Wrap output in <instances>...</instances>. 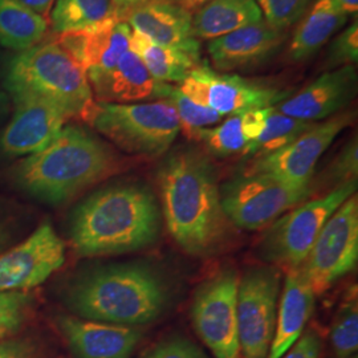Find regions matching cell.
Masks as SVG:
<instances>
[{
  "label": "cell",
  "mask_w": 358,
  "mask_h": 358,
  "mask_svg": "<svg viewBox=\"0 0 358 358\" xmlns=\"http://www.w3.org/2000/svg\"><path fill=\"white\" fill-rule=\"evenodd\" d=\"M346 20L348 15L333 0H317L292 36L288 50L289 60L294 63L307 62L345 26Z\"/></svg>",
  "instance_id": "603a6c76"
},
{
  "label": "cell",
  "mask_w": 358,
  "mask_h": 358,
  "mask_svg": "<svg viewBox=\"0 0 358 358\" xmlns=\"http://www.w3.org/2000/svg\"><path fill=\"white\" fill-rule=\"evenodd\" d=\"M280 272L275 268H255L239 279L238 332L242 358H267L273 340Z\"/></svg>",
  "instance_id": "8fae6325"
},
{
  "label": "cell",
  "mask_w": 358,
  "mask_h": 358,
  "mask_svg": "<svg viewBox=\"0 0 358 358\" xmlns=\"http://www.w3.org/2000/svg\"><path fill=\"white\" fill-rule=\"evenodd\" d=\"M48 20L19 0H0V44L13 51H27L45 36Z\"/></svg>",
  "instance_id": "484cf974"
},
{
  "label": "cell",
  "mask_w": 358,
  "mask_h": 358,
  "mask_svg": "<svg viewBox=\"0 0 358 358\" xmlns=\"http://www.w3.org/2000/svg\"><path fill=\"white\" fill-rule=\"evenodd\" d=\"M285 40V32L266 20L239 28L220 38L208 40L207 53L217 72L239 71L269 60Z\"/></svg>",
  "instance_id": "d6986e66"
},
{
  "label": "cell",
  "mask_w": 358,
  "mask_h": 358,
  "mask_svg": "<svg viewBox=\"0 0 358 358\" xmlns=\"http://www.w3.org/2000/svg\"><path fill=\"white\" fill-rule=\"evenodd\" d=\"M192 138L202 142L213 155L223 158L235 154H244L248 145L244 137L239 115H230L223 124L215 128L196 130Z\"/></svg>",
  "instance_id": "f1b7e54d"
},
{
  "label": "cell",
  "mask_w": 358,
  "mask_h": 358,
  "mask_svg": "<svg viewBox=\"0 0 358 358\" xmlns=\"http://www.w3.org/2000/svg\"><path fill=\"white\" fill-rule=\"evenodd\" d=\"M180 84L179 90L185 96L223 117L276 106L291 94V90L267 87L238 75L222 73L207 64L196 66Z\"/></svg>",
  "instance_id": "7c38bea8"
},
{
  "label": "cell",
  "mask_w": 358,
  "mask_h": 358,
  "mask_svg": "<svg viewBox=\"0 0 358 358\" xmlns=\"http://www.w3.org/2000/svg\"><path fill=\"white\" fill-rule=\"evenodd\" d=\"M143 358H207V356L187 338L171 337L159 343Z\"/></svg>",
  "instance_id": "d590c367"
},
{
  "label": "cell",
  "mask_w": 358,
  "mask_h": 358,
  "mask_svg": "<svg viewBox=\"0 0 358 358\" xmlns=\"http://www.w3.org/2000/svg\"><path fill=\"white\" fill-rule=\"evenodd\" d=\"M122 20L158 45L201 55L199 40L192 35V13L174 1H149L129 11Z\"/></svg>",
  "instance_id": "ffe728a7"
},
{
  "label": "cell",
  "mask_w": 358,
  "mask_h": 358,
  "mask_svg": "<svg viewBox=\"0 0 358 358\" xmlns=\"http://www.w3.org/2000/svg\"><path fill=\"white\" fill-rule=\"evenodd\" d=\"M331 344L336 358H349L357 355L358 300L356 289L349 292L333 320Z\"/></svg>",
  "instance_id": "f546056e"
},
{
  "label": "cell",
  "mask_w": 358,
  "mask_h": 358,
  "mask_svg": "<svg viewBox=\"0 0 358 358\" xmlns=\"http://www.w3.org/2000/svg\"><path fill=\"white\" fill-rule=\"evenodd\" d=\"M164 217L173 239L189 254L214 252L227 235L217 170L205 154L183 148L158 167Z\"/></svg>",
  "instance_id": "6da1fadb"
},
{
  "label": "cell",
  "mask_w": 358,
  "mask_h": 358,
  "mask_svg": "<svg viewBox=\"0 0 358 358\" xmlns=\"http://www.w3.org/2000/svg\"><path fill=\"white\" fill-rule=\"evenodd\" d=\"M358 60V22H355L333 40L327 56L328 68H340L344 65H355Z\"/></svg>",
  "instance_id": "836d02e7"
},
{
  "label": "cell",
  "mask_w": 358,
  "mask_h": 358,
  "mask_svg": "<svg viewBox=\"0 0 358 358\" xmlns=\"http://www.w3.org/2000/svg\"><path fill=\"white\" fill-rule=\"evenodd\" d=\"M11 121L0 134V158L13 159L38 153L64 128L68 117L56 106L36 99L15 101Z\"/></svg>",
  "instance_id": "9a60e30c"
},
{
  "label": "cell",
  "mask_w": 358,
  "mask_h": 358,
  "mask_svg": "<svg viewBox=\"0 0 358 358\" xmlns=\"http://www.w3.org/2000/svg\"><path fill=\"white\" fill-rule=\"evenodd\" d=\"M110 15L112 0H56L50 20L52 31L60 35L94 26Z\"/></svg>",
  "instance_id": "4316f807"
},
{
  "label": "cell",
  "mask_w": 358,
  "mask_h": 358,
  "mask_svg": "<svg viewBox=\"0 0 358 358\" xmlns=\"http://www.w3.org/2000/svg\"><path fill=\"white\" fill-rule=\"evenodd\" d=\"M10 109H11V99L4 90L1 76H0V124L7 118V115H10Z\"/></svg>",
  "instance_id": "60d3db41"
},
{
  "label": "cell",
  "mask_w": 358,
  "mask_h": 358,
  "mask_svg": "<svg viewBox=\"0 0 358 358\" xmlns=\"http://www.w3.org/2000/svg\"><path fill=\"white\" fill-rule=\"evenodd\" d=\"M356 90L357 69L355 65H344L322 73L275 108L282 115L317 122L338 115L355 99Z\"/></svg>",
  "instance_id": "2e32d148"
},
{
  "label": "cell",
  "mask_w": 358,
  "mask_h": 358,
  "mask_svg": "<svg viewBox=\"0 0 358 358\" xmlns=\"http://www.w3.org/2000/svg\"><path fill=\"white\" fill-rule=\"evenodd\" d=\"M239 278L224 269L203 282L192 303L195 331L215 358H242L238 332Z\"/></svg>",
  "instance_id": "30bf717a"
},
{
  "label": "cell",
  "mask_w": 358,
  "mask_h": 358,
  "mask_svg": "<svg viewBox=\"0 0 358 358\" xmlns=\"http://www.w3.org/2000/svg\"><path fill=\"white\" fill-rule=\"evenodd\" d=\"M321 340L315 331H308L282 358H320Z\"/></svg>",
  "instance_id": "8d00e7d4"
},
{
  "label": "cell",
  "mask_w": 358,
  "mask_h": 358,
  "mask_svg": "<svg viewBox=\"0 0 358 358\" xmlns=\"http://www.w3.org/2000/svg\"><path fill=\"white\" fill-rule=\"evenodd\" d=\"M60 331L77 358H130L142 334L133 327L62 317Z\"/></svg>",
  "instance_id": "44dd1931"
},
{
  "label": "cell",
  "mask_w": 358,
  "mask_h": 358,
  "mask_svg": "<svg viewBox=\"0 0 358 358\" xmlns=\"http://www.w3.org/2000/svg\"><path fill=\"white\" fill-rule=\"evenodd\" d=\"M65 262V243L44 223L23 243L0 254V292L34 288Z\"/></svg>",
  "instance_id": "5bb4252c"
},
{
  "label": "cell",
  "mask_w": 358,
  "mask_h": 358,
  "mask_svg": "<svg viewBox=\"0 0 358 358\" xmlns=\"http://www.w3.org/2000/svg\"><path fill=\"white\" fill-rule=\"evenodd\" d=\"M22 4H24L27 8L38 13L45 20H48V16L51 13L52 4L55 0H19Z\"/></svg>",
  "instance_id": "ab89813d"
},
{
  "label": "cell",
  "mask_w": 358,
  "mask_h": 358,
  "mask_svg": "<svg viewBox=\"0 0 358 358\" xmlns=\"http://www.w3.org/2000/svg\"><path fill=\"white\" fill-rule=\"evenodd\" d=\"M129 50L141 59L155 80L166 84L183 83L192 71L202 65L201 55L158 45L136 31H131Z\"/></svg>",
  "instance_id": "d4e9b609"
},
{
  "label": "cell",
  "mask_w": 358,
  "mask_h": 358,
  "mask_svg": "<svg viewBox=\"0 0 358 358\" xmlns=\"http://www.w3.org/2000/svg\"><path fill=\"white\" fill-rule=\"evenodd\" d=\"M68 303L87 320L137 327L162 315L169 303V287L148 266H113L81 278L71 288Z\"/></svg>",
  "instance_id": "277c9868"
},
{
  "label": "cell",
  "mask_w": 358,
  "mask_h": 358,
  "mask_svg": "<svg viewBox=\"0 0 358 358\" xmlns=\"http://www.w3.org/2000/svg\"><path fill=\"white\" fill-rule=\"evenodd\" d=\"M170 1H174L179 4L182 8L187 10L189 13H196L199 8H202L205 4H207L208 1L211 0H170Z\"/></svg>",
  "instance_id": "b9f144b4"
},
{
  "label": "cell",
  "mask_w": 358,
  "mask_h": 358,
  "mask_svg": "<svg viewBox=\"0 0 358 358\" xmlns=\"http://www.w3.org/2000/svg\"><path fill=\"white\" fill-rule=\"evenodd\" d=\"M310 192V185H292L268 174H244L220 189V201L232 224L260 230L306 202Z\"/></svg>",
  "instance_id": "ba28073f"
},
{
  "label": "cell",
  "mask_w": 358,
  "mask_h": 358,
  "mask_svg": "<svg viewBox=\"0 0 358 358\" xmlns=\"http://www.w3.org/2000/svg\"><path fill=\"white\" fill-rule=\"evenodd\" d=\"M32 307V296L23 291L0 292V340L17 332Z\"/></svg>",
  "instance_id": "1f68e13d"
},
{
  "label": "cell",
  "mask_w": 358,
  "mask_h": 358,
  "mask_svg": "<svg viewBox=\"0 0 358 358\" xmlns=\"http://www.w3.org/2000/svg\"><path fill=\"white\" fill-rule=\"evenodd\" d=\"M357 138H353L346 143L344 149L334 158L332 165L328 169V180L334 183V187H337L346 182L357 180Z\"/></svg>",
  "instance_id": "e575fe53"
},
{
  "label": "cell",
  "mask_w": 358,
  "mask_h": 358,
  "mask_svg": "<svg viewBox=\"0 0 358 358\" xmlns=\"http://www.w3.org/2000/svg\"><path fill=\"white\" fill-rule=\"evenodd\" d=\"M165 100L173 105L178 115L180 130L186 134L187 138H192L196 130L215 125L223 118V115H219L215 110L194 103L176 87L170 88Z\"/></svg>",
  "instance_id": "4dcf8cb0"
},
{
  "label": "cell",
  "mask_w": 358,
  "mask_h": 358,
  "mask_svg": "<svg viewBox=\"0 0 358 358\" xmlns=\"http://www.w3.org/2000/svg\"><path fill=\"white\" fill-rule=\"evenodd\" d=\"M88 124L122 152L149 158L166 153L180 131L178 115L167 100L96 103Z\"/></svg>",
  "instance_id": "8992f818"
},
{
  "label": "cell",
  "mask_w": 358,
  "mask_h": 358,
  "mask_svg": "<svg viewBox=\"0 0 358 358\" xmlns=\"http://www.w3.org/2000/svg\"><path fill=\"white\" fill-rule=\"evenodd\" d=\"M312 0H256L269 26L285 32L307 13Z\"/></svg>",
  "instance_id": "d6a6232c"
},
{
  "label": "cell",
  "mask_w": 358,
  "mask_h": 358,
  "mask_svg": "<svg viewBox=\"0 0 358 358\" xmlns=\"http://www.w3.org/2000/svg\"><path fill=\"white\" fill-rule=\"evenodd\" d=\"M90 90L99 103H130L145 100H165L170 84L155 80L141 59L129 50L110 69L87 72Z\"/></svg>",
  "instance_id": "ac0fdd59"
},
{
  "label": "cell",
  "mask_w": 358,
  "mask_h": 358,
  "mask_svg": "<svg viewBox=\"0 0 358 358\" xmlns=\"http://www.w3.org/2000/svg\"><path fill=\"white\" fill-rule=\"evenodd\" d=\"M131 29L115 13L94 26L60 34L57 44L85 72L110 69L129 51Z\"/></svg>",
  "instance_id": "e0dca14e"
},
{
  "label": "cell",
  "mask_w": 358,
  "mask_h": 358,
  "mask_svg": "<svg viewBox=\"0 0 358 358\" xmlns=\"http://www.w3.org/2000/svg\"><path fill=\"white\" fill-rule=\"evenodd\" d=\"M263 20L256 0H211L192 15V35L213 40Z\"/></svg>",
  "instance_id": "cb8c5ba5"
},
{
  "label": "cell",
  "mask_w": 358,
  "mask_h": 358,
  "mask_svg": "<svg viewBox=\"0 0 358 358\" xmlns=\"http://www.w3.org/2000/svg\"><path fill=\"white\" fill-rule=\"evenodd\" d=\"M315 301L316 294L300 268L288 269L267 358H282L294 345L313 313Z\"/></svg>",
  "instance_id": "7402d4cb"
},
{
  "label": "cell",
  "mask_w": 358,
  "mask_h": 358,
  "mask_svg": "<svg viewBox=\"0 0 358 358\" xmlns=\"http://www.w3.org/2000/svg\"><path fill=\"white\" fill-rule=\"evenodd\" d=\"M0 76L13 103L36 99L52 103L68 120L90 121L96 103L87 72L56 41L19 52Z\"/></svg>",
  "instance_id": "5b68a950"
},
{
  "label": "cell",
  "mask_w": 358,
  "mask_h": 358,
  "mask_svg": "<svg viewBox=\"0 0 358 358\" xmlns=\"http://www.w3.org/2000/svg\"><path fill=\"white\" fill-rule=\"evenodd\" d=\"M358 260V198L353 194L327 220L299 267L316 296L353 271Z\"/></svg>",
  "instance_id": "9c48e42d"
},
{
  "label": "cell",
  "mask_w": 358,
  "mask_h": 358,
  "mask_svg": "<svg viewBox=\"0 0 358 358\" xmlns=\"http://www.w3.org/2000/svg\"><path fill=\"white\" fill-rule=\"evenodd\" d=\"M357 190V180L332 189L324 196L296 206L278 217L262 242V255L276 266L299 268L334 211Z\"/></svg>",
  "instance_id": "52a82bcc"
},
{
  "label": "cell",
  "mask_w": 358,
  "mask_h": 358,
  "mask_svg": "<svg viewBox=\"0 0 358 358\" xmlns=\"http://www.w3.org/2000/svg\"><path fill=\"white\" fill-rule=\"evenodd\" d=\"M120 169L121 159L106 142L87 129L66 125L45 149L13 167V180L31 195L57 205Z\"/></svg>",
  "instance_id": "3957f363"
},
{
  "label": "cell",
  "mask_w": 358,
  "mask_h": 358,
  "mask_svg": "<svg viewBox=\"0 0 358 358\" xmlns=\"http://www.w3.org/2000/svg\"><path fill=\"white\" fill-rule=\"evenodd\" d=\"M316 122L301 121L289 115H282L275 106L268 108L266 125L256 141L251 142L244 152V157H252L254 159L280 150L284 146L296 140L300 134L310 128Z\"/></svg>",
  "instance_id": "83f0119b"
},
{
  "label": "cell",
  "mask_w": 358,
  "mask_h": 358,
  "mask_svg": "<svg viewBox=\"0 0 358 358\" xmlns=\"http://www.w3.org/2000/svg\"><path fill=\"white\" fill-rule=\"evenodd\" d=\"M159 232V208L141 185H115L90 195L71 223V242L78 255L131 252L153 244Z\"/></svg>",
  "instance_id": "7a4b0ae2"
},
{
  "label": "cell",
  "mask_w": 358,
  "mask_h": 358,
  "mask_svg": "<svg viewBox=\"0 0 358 358\" xmlns=\"http://www.w3.org/2000/svg\"><path fill=\"white\" fill-rule=\"evenodd\" d=\"M349 358H357V355H356V356H352V357H349Z\"/></svg>",
  "instance_id": "f6af8a7d"
},
{
  "label": "cell",
  "mask_w": 358,
  "mask_h": 358,
  "mask_svg": "<svg viewBox=\"0 0 358 358\" xmlns=\"http://www.w3.org/2000/svg\"><path fill=\"white\" fill-rule=\"evenodd\" d=\"M0 358H36L34 345L26 340H0Z\"/></svg>",
  "instance_id": "f35d334b"
},
{
  "label": "cell",
  "mask_w": 358,
  "mask_h": 358,
  "mask_svg": "<svg viewBox=\"0 0 358 358\" xmlns=\"http://www.w3.org/2000/svg\"><path fill=\"white\" fill-rule=\"evenodd\" d=\"M333 3L348 16L349 15H357L358 0H333Z\"/></svg>",
  "instance_id": "7bdbcfd3"
},
{
  "label": "cell",
  "mask_w": 358,
  "mask_h": 358,
  "mask_svg": "<svg viewBox=\"0 0 358 358\" xmlns=\"http://www.w3.org/2000/svg\"><path fill=\"white\" fill-rule=\"evenodd\" d=\"M352 121L353 113L345 112L316 122L280 150L254 159L245 174H268L292 185H310L321 155Z\"/></svg>",
  "instance_id": "4fadbf2b"
},
{
  "label": "cell",
  "mask_w": 358,
  "mask_h": 358,
  "mask_svg": "<svg viewBox=\"0 0 358 358\" xmlns=\"http://www.w3.org/2000/svg\"><path fill=\"white\" fill-rule=\"evenodd\" d=\"M7 241H8V235L6 234V231L0 227V252L4 250Z\"/></svg>",
  "instance_id": "ee69618b"
},
{
  "label": "cell",
  "mask_w": 358,
  "mask_h": 358,
  "mask_svg": "<svg viewBox=\"0 0 358 358\" xmlns=\"http://www.w3.org/2000/svg\"><path fill=\"white\" fill-rule=\"evenodd\" d=\"M267 115H268V108L252 109V110H247L242 115H241V124H242L244 137L248 141V145L251 142L256 141L259 138V136L262 134L264 125H266Z\"/></svg>",
  "instance_id": "74e56055"
}]
</instances>
